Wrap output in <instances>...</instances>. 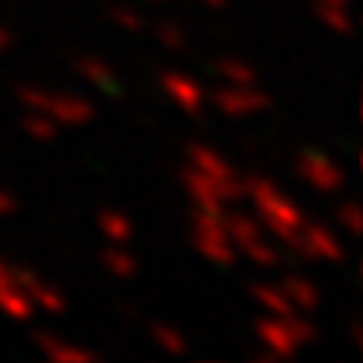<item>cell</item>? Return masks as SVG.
I'll list each match as a JSON object with an SVG mask.
<instances>
[{"label": "cell", "instance_id": "ac0fdd59", "mask_svg": "<svg viewBox=\"0 0 363 363\" xmlns=\"http://www.w3.org/2000/svg\"><path fill=\"white\" fill-rule=\"evenodd\" d=\"M216 74H219L223 82H230V85H257V71H254L250 64L237 60V57L216 60Z\"/></svg>", "mask_w": 363, "mask_h": 363}, {"label": "cell", "instance_id": "f546056e", "mask_svg": "<svg viewBox=\"0 0 363 363\" xmlns=\"http://www.w3.org/2000/svg\"><path fill=\"white\" fill-rule=\"evenodd\" d=\"M4 279H11V268H7V264L0 261V282H4Z\"/></svg>", "mask_w": 363, "mask_h": 363}, {"label": "cell", "instance_id": "2e32d148", "mask_svg": "<svg viewBox=\"0 0 363 363\" xmlns=\"http://www.w3.org/2000/svg\"><path fill=\"white\" fill-rule=\"evenodd\" d=\"M282 293L289 296V303L303 314V311H314L318 303H321V296H318V289L303 279V275H289V279H282Z\"/></svg>", "mask_w": 363, "mask_h": 363}, {"label": "cell", "instance_id": "83f0119b", "mask_svg": "<svg viewBox=\"0 0 363 363\" xmlns=\"http://www.w3.org/2000/svg\"><path fill=\"white\" fill-rule=\"evenodd\" d=\"M7 46H11V32H7V28H0V53H4Z\"/></svg>", "mask_w": 363, "mask_h": 363}, {"label": "cell", "instance_id": "30bf717a", "mask_svg": "<svg viewBox=\"0 0 363 363\" xmlns=\"http://www.w3.org/2000/svg\"><path fill=\"white\" fill-rule=\"evenodd\" d=\"M46 113L60 127H78V123H89L96 117V106L82 96H67V92H50V106Z\"/></svg>", "mask_w": 363, "mask_h": 363}, {"label": "cell", "instance_id": "603a6c76", "mask_svg": "<svg viewBox=\"0 0 363 363\" xmlns=\"http://www.w3.org/2000/svg\"><path fill=\"white\" fill-rule=\"evenodd\" d=\"M318 14H321V21H325L328 28H335L339 35H350V32H353V25H350V14H346V7L318 4Z\"/></svg>", "mask_w": 363, "mask_h": 363}, {"label": "cell", "instance_id": "ba28073f", "mask_svg": "<svg viewBox=\"0 0 363 363\" xmlns=\"http://www.w3.org/2000/svg\"><path fill=\"white\" fill-rule=\"evenodd\" d=\"M159 82H162V92H166L184 113L198 117V113L205 110V92H201V85H198L194 78H187V74H180V71H166Z\"/></svg>", "mask_w": 363, "mask_h": 363}, {"label": "cell", "instance_id": "4dcf8cb0", "mask_svg": "<svg viewBox=\"0 0 363 363\" xmlns=\"http://www.w3.org/2000/svg\"><path fill=\"white\" fill-rule=\"evenodd\" d=\"M208 7H226V0H205Z\"/></svg>", "mask_w": 363, "mask_h": 363}, {"label": "cell", "instance_id": "5bb4252c", "mask_svg": "<svg viewBox=\"0 0 363 363\" xmlns=\"http://www.w3.org/2000/svg\"><path fill=\"white\" fill-rule=\"evenodd\" d=\"M32 300L25 296V289L14 282V279H4L0 282V314H7L11 321H28L32 318Z\"/></svg>", "mask_w": 363, "mask_h": 363}, {"label": "cell", "instance_id": "4316f807", "mask_svg": "<svg viewBox=\"0 0 363 363\" xmlns=\"http://www.w3.org/2000/svg\"><path fill=\"white\" fill-rule=\"evenodd\" d=\"M14 212H18V198L0 187V219H4V216H14Z\"/></svg>", "mask_w": 363, "mask_h": 363}, {"label": "cell", "instance_id": "8992f818", "mask_svg": "<svg viewBox=\"0 0 363 363\" xmlns=\"http://www.w3.org/2000/svg\"><path fill=\"white\" fill-rule=\"evenodd\" d=\"M184 187H187V194H191V201H194V212H223L226 198H223V184H219V180L205 177V173L194 169V166H187V169H184Z\"/></svg>", "mask_w": 363, "mask_h": 363}, {"label": "cell", "instance_id": "6da1fadb", "mask_svg": "<svg viewBox=\"0 0 363 363\" xmlns=\"http://www.w3.org/2000/svg\"><path fill=\"white\" fill-rule=\"evenodd\" d=\"M243 198L254 201V208H257V216H261V226H264L275 240L296 250L303 216H300V208H296L279 187H272V184L261 180V177H250V180H243Z\"/></svg>", "mask_w": 363, "mask_h": 363}, {"label": "cell", "instance_id": "d6986e66", "mask_svg": "<svg viewBox=\"0 0 363 363\" xmlns=\"http://www.w3.org/2000/svg\"><path fill=\"white\" fill-rule=\"evenodd\" d=\"M99 230H103V237L110 243H127L134 237V226H130V219L123 216V212H113V208H106L103 216H99Z\"/></svg>", "mask_w": 363, "mask_h": 363}, {"label": "cell", "instance_id": "7a4b0ae2", "mask_svg": "<svg viewBox=\"0 0 363 363\" xmlns=\"http://www.w3.org/2000/svg\"><path fill=\"white\" fill-rule=\"evenodd\" d=\"M194 247L212 264H233L237 261V247L226 233L223 212H194Z\"/></svg>", "mask_w": 363, "mask_h": 363}, {"label": "cell", "instance_id": "3957f363", "mask_svg": "<svg viewBox=\"0 0 363 363\" xmlns=\"http://www.w3.org/2000/svg\"><path fill=\"white\" fill-rule=\"evenodd\" d=\"M187 159H191L194 169H201L205 177H212V180L223 184V198H226V201H240L243 198V180H237L233 166H230L219 152H212V148H205V145H191V148H187Z\"/></svg>", "mask_w": 363, "mask_h": 363}, {"label": "cell", "instance_id": "277c9868", "mask_svg": "<svg viewBox=\"0 0 363 363\" xmlns=\"http://www.w3.org/2000/svg\"><path fill=\"white\" fill-rule=\"evenodd\" d=\"M212 103L226 113V117H250L268 110V96L257 85H226L212 96Z\"/></svg>", "mask_w": 363, "mask_h": 363}, {"label": "cell", "instance_id": "44dd1931", "mask_svg": "<svg viewBox=\"0 0 363 363\" xmlns=\"http://www.w3.org/2000/svg\"><path fill=\"white\" fill-rule=\"evenodd\" d=\"M152 339L159 350H166L169 357H184L187 353V335L173 325H152Z\"/></svg>", "mask_w": 363, "mask_h": 363}, {"label": "cell", "instance_id": "ffe728a7", "mask_svg": "<svg viewBox=\"0 0 363 363\" xmlns=\"http://www.w3.org/2000/svg\"><path fill=\"white\" fill-rule=\"evenodd\" d=\"M21 130H25L28 138H35V141H53V138L60 134V123L53 121L50 113H35V110H28V113L21 117Z\"/></svg>", "mask_w": 363, "mask_h": 363}, {"label": "cell", "instance_id": "d4e9b609", "mask_svg": "<svg viewBox=\"0 0 363 363\" xmlns=\"http://www.w3.org/2000/svg\"><path fill=\"white\" fill-rule=\"evenodd\" d=\"M110 21H117L123 32H141V28H145L141 14H134V11H127V7H113V11H110Z\"/></svg>", "mask_w": 363, "mask_h": 363}, {"label": "cell", "instance_id": "cb8c5ba5", "mask_svg": "<svg viewBox=\"0 0 363 363\" xmlns=\"http://www.w3.org/2000/svg\"><path fill=\"white\" fill-rule=\"evenodd\" d=\"M155 35H159V43H162V46H169V50H184V32H180L173 21H159Z\"/></svg>", "mask_w": 363, "mask_h": 363}, {"label": "cell", "instance_id": "9a60e30c", "mask_svg": "<svg viewBox=\"0 0 363 363\" xmlns=\"http://www.w3.org/2000/svg\"><path fill=\"white\" fill-rule=\"evenodd\" d=\"M74 71L82 74V82H89L92 89H103V92H113L117 89V74L110 64L96 60V57H78L74 60Z\"/></svg>", "mask_w": 363, "mask_h": 363}, {"label": "cell", "instance_id": "8fae6325", "mask_svg": "<svg viewBox=\"0 0 363 363\" xmlns=\"http://www.w3.org/2000/svg\"><path fill=\"white\" fill-rule=\"evenodd\" d=\"M11 279L25 289V296L32 300V307H39V311H46V314H64V311H67V300H64L53 286H46L39 275H32V272H11Z\"/></svg>", "mask_w": 363, "mask_h": 363}, {"label": "cell", "instance_id": "9c48e42d", "mask_svg": "<svg viewBox=\"0 0 363 363\" xmlns=\"http://www.w3.org/2000/svg\"><path fill=\"white\" fill-rule=\"evenodd\" d=\"M296 250L300 254H311V257H321V261H342L346 257V250H342V243L335 240V233L325 230V226H314V223H303L300 226Z\"/></svg>", "mask_w": 363, "mask_h": 363}, {"label": "cell", "instance_id": "f1b7e54d", "mask_svg": "<svg viewBox=\"0 0 363 363\" xmlns=\"http://www.w3.org/2000/svg\"><path fill=\"white\" fill-rule=\"evenodd\" d=\"M318 4H332V7H346L350 0H318Z\"/></svg>", "mask_w": 363, "mask_h": 363}, {"label": "cell", "instance_id": "5b68a950", "mask_svg": "<svg viewBox=\"0 0 363 363\" xmlns=\"http://www.w3.org/2000/svg\"><path fill=\"white\" fill-rule=\"evenodd\" d=\"M300 177L321 194H335L342 187V169L321 152H303L300 155Z\"/></svg>", "mask_w": 363, "mask_h": 363}, {"label": "cell", "instance_id": "484cf974", "mask_svg": "<svg viewBox=\"0 0 363 363\" xmlns=\"http://www.w3.org/2000/svg\"><path fill=\"white\" fill-rule=\"evenodd\" d=\"M339 223H342L350 233H360V230H363L360 208H357V205H342V208H339Z\"/></svg>", "mask_w": 363, "mask_h": 363}, {"label": "cell", "instance_id": "e0dca14e", "mask_svg": "<svg viewBox=\"0 0 363 363\" xmlns=\"http://www.w3.org/2000/svg\"><path fill=\"white\" fill-rule=\"evenodd\" d=\"M103 264L113 279H134L138 275V261L130 250H123V243H110V250H103Z\"/></svg>", "mask_w": 363, "mask_h": 363}, {"label": "cell", "instance_id": "52a82bcc", "mask_svg": "<svg viewBox=\"0 0 363 363\" xmlns=\"http://www.w3.org/2000/svg\"><path fill=\"white\" fill-rule=\"evenodd\" d=\"M257 339H261V346L268 350V357L272 360H289V357H296V350H300V342L293 339V332H289V325L282 321V318H261L257 321Z\"/></svg>", "mask_w": 363, "mask_h": 363}, {"label": "cell", "instance_id": "7402d4cb", "mask_svg": "<svg viewBox=\"0 0 363 363\" xmlns=\"http://www.w3.org/2000/svg\"><path fill=\"white\" fill-rule=\"evenodd\" d=\"M237 250H243V254H247L254 264H261V268H272V264H279V250L264 240V233H257V237L243 240Z\"/></svg>", "mask_w": 363, "mask_h": 363}, {"label": "cell", "instance_id": "7c38bea8", "mask_svg": "<svg viewBox=\"0 0 363 363\" xmlns=\"http://www.w3.org/2000/svg\"><path fill=\"white\" fill-rule=\"evenodd\" d=\"M35 346L43 350L46 360H53V363H96L99 360L92 350L74 346V342H64V339H53V335H46V332L35 335Z\"/></svg>", "mask_w": 363, "mask_h": 363}, {"label": "cell", "instance_id": "4fadbf2b", "mask_svg": "<svg viewBox=\"0 0 363 363\" xmlns=\"http://www.w3.org/2000/svg\"><path fill=\"white\" fill-rule=\"evenodd\" d=\"M250 296L257 300V307H264L272 318H293V314H300L293 303H289V296L282 293V286H272V282H257L254 289H250Z\"/></svg>", "mask_w": 363, "mask_h": 363}]
</instances>
